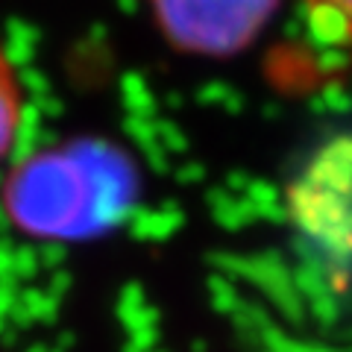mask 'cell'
Returning <instances> with one entry per match:
<instances>
[{
    "label": "cell",
    "mask_w": 352,
    "mask_h": 352,
    "mask_svg": "<svg viewBox=\"0 0 352 352\" xmlns=\"http://www.w3.org/2000/svg\"><path fill=\"white\" fill-rule=\"evenodd\" d=\"M132 197V170L106 144L38 153L9 176L3 208L36 238H80L109 226Z\"/></svg>",
    "instance_id": "6da1fadb"
},
{
    "label": "cell",
    "mask_w": 352,
    "mask_h": 352,
    "mask_svg": "<svg viewBox=\"0 0 352 352\" xmlns=\"http://www.w3.org/2000/svg\"><path fill=\"white\" fill-rule=\"evenodd\" d=\"M282 0H147L170 47L191 56H232L247 50Z\"/></svg>",
    "instance_id": "7a4b0ae2"
},
{
    "label": "cell",
    "mask_w": 352,
    "mask_h": 352,
    "mask_svg": "<svg viewBox=\"0 0 352 352\" xmlns=\"http://www.w3.org/2000/svg\"><path fill=\"white\" fill-rule=\"evenodd\" d=\"M24 109L27 91L21 85V76L12 59H9V53L0 47V162L12 156L18 144L21 126H24Z\"/></svg>",
    "instance_id": "3957f363"
},
{
    "label": "cell",
    "mask_w": 352,
    "mask_h": 352,
    "mask_svg": "<svg viewBox=\"0 0 352 352\" xmlns=\"http://www.w3.org/2000/svg\"><path fill=\"white\" fill-rule=\"evenodd\" d=\"M300 3L305 6L317 36L352 56V0H300Z\"/></svg>",
    "instance_id": "277c9868"
}]
</instances>
